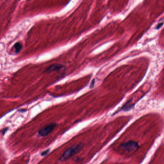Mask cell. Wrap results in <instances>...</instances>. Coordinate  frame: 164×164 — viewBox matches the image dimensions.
I'll use <instances>...</instances> for the list:
<instances>
[{"mask_svg":"<svg viewBox=\"0 0 164 164\" xmlns=\"http://www.w3.org/2000/svg\"><path fill=\"white\" fill-rule=\"evenodd\" d=\"M138 144L134 141H129L120 145L119 149L124 153H132L136 151L138 148Z\"/></svg>","mask_w":164,"mask_h":164,"instance_id":"cell-2","label":"cell"},{"mask_svg":"<svg viewBox=\"0 0 164 164\" xmlns=\"http://www.w3.org/2000/svg\"><path fill=\"white\" fill-rule=\"evenodd\" d=\"M49 150H46V151H44V152H43L42 153H41V156H45V155H46V154H47L48 153V152H49Z\"/></svg>","mask_w":164,"mask_h":164,"instance_id":"cell-6","label":"cell"},{"mask_svg":"<svg viewBox=\"0 0 164 164\" xmlns=\"http://www.w3.org/2000/svg\"><path fill=\"white\" fill-rule=\"evenodd\" d=\"M65 66L60 64H54L51 65L45 70L44 72L50 73L54 71H59L62 69H65Z\"/></svg>","mask_w":164,"mask_h":164,"instance_id":"cell-4","label":"cell"},{"mask_svg":"<svg viewBox=\"0 0 164 164\" xmlns=\"http://www.w3.org/2000/svg\"><path fill=\"white\" fill-rule=\"evenodd\" d=\"M57 124L55 123H52L47 125L38 131V134L41 137H45L49 135L51 132L53 131L54 128L56 127Z\"/></svg>","mask_w":164,"mask_h":164,"instance_id":"cell-3","label":"cell"},{"mask_svg":"<svg viewBox=\"0 0 164 164\" xmlns=\"http://www.w3.org/2000/svg\"><path fill=\"white\" fill-rule=\"evenodd\" d=\"M13 47L15 49V52L16 53H20L23 48L22 44L19 42H17L16 43H15Z\"/></svg>","mask_w":164,"mask_h":164,"instance_id":"cell-5","label":"cell"},{"mask_svg":"<svg viewBox=\"0 0 164 164\" xmlns=\"http://www.w3.org/2000/svg\"><path fill=\"white\" fill-rule=\"evenodd\" d=\"M82 145L81 144L72 146L63 153V155L60 158V160L62 161H63L68 159L78 153L82 150Z\"/></svg>","mask_w":164,"mask_h":164,"instance_id":"cell-1","label":"cell"},{"mask_svg":"<svg viewBox=\"0 0 164 164\" xmlns=\"http://www.w3.org/2000/svg\"><path fill=\"white\" fill-rule=\"evenodd\" d=\"M25 111H26V110L25 109H20L18 110L19 112H25Z\"/></svg>","mask_w":164,"mask_h":164,"instance_id":"cell-8","label":"cell"},{"mask_svg":"<svg viewBox=\"0 0 164 164\" xmlns=\"http://www.w3.org/2000/svg\"><path fill=\"white\" fill-rule=\"evenodd\" d=\"M93 83H95V79H93L92 81V83H91V85L90 86V88H92L94 86V84H93Z\"/></svg>","mask_w":164,"mask_h":164,"instance_id":"cell-7","label":"cell"}]
</instances>
